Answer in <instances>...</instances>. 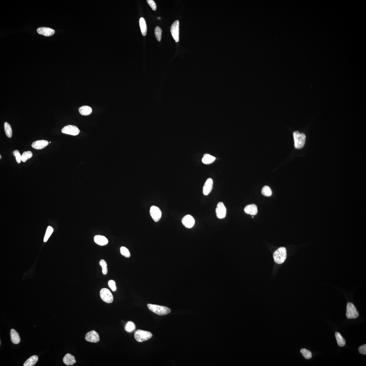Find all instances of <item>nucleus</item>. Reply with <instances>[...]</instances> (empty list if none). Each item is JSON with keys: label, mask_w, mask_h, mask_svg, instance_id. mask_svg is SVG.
Here are the masks:
<instances>
[{"label": "nucleus", "mask_w": 366, "mask_h": 366, "mask_svg": "<svg viewBox=\"0 0 366 366\" xmlns=\"http://www.w3.org/2000/svg\"><path fill=\"white\" fill-rule=\"evenodd\" d=\"M148 308L153 312L160 316L165 315L169 314L171 312L168 307L158 305L148 304Z\"/></svg>", "instance_id": "nucleus-1"}, {"label": "nucleus", "mask_w": 366, "mask_h": 366, "mask_svg": "<svg viewBox=\"0 0 366 366\" xmlns=\"http://www.w3.org/2000/svg\"><path fill=\"white\" fill-rule=\"evenodd\" d=\"M293 136L295 148L297 149H301L304 147L306 139L305 134L296 131L294 132Z\"/></svg>", "instance_id": "nucleus-2"}, {"label": "nucleus", "mask_w": 366, "mask_h": 366, "mask_svg": "<svg viewBox=\"0 0 366 366\" xmlns=\"http://www.w3.org/2000/svg\"><path fill=\"white\" fill-rule=\"evenodd\" d=\"M273 257L275 261L278 264L283 263L286 257V251L284 247H280L276 251L274 254Z\"/></svg>", "instance_id": "nucleus-3"}, {"label": "nucleus", "mask_w": 366, "mask_h": 366, "mask_svg": "<svg viewBox=\"0 0 366 366\" xmlns=\"http://www.w3.org/2000/svg\"><path fill=\"white\" fill-rule=\"evenodd\" d=\"M152 334L151 332L138 329L135 332L134 337L136 340L139 342H144L151 338Z\"/></svg>", "instance_id": "nucleus-4"}, {"label": "nucleus", "mask_w": 366, "mask_h": 366, "mask_svg": "<svg viewBox=\"0 0 366 366\" xmlns=\"http://www.w3.org/2000/svg\"><path fill=\"white\" fill-rule=\"evenodd\" d=\"M100 295L102 299L105 302L110 304L113 302V295L108 289L106 288L101 289Z\"/></svg>", "instance_id": "nucleus-5"}, {"label": "nucleus", "mask_w": 366, "mask_h": 366, "mask_svg": "<svg viewBox=\"0 0 366 366\" xmlns=\"http://www.w3.org/2000/svg\"><path fill=\"white\" fill-rule=\"evenodd\" d=\"M359 313L354 305L351 302L348 303L347 307L346 316L348 319L357 318Z\"/></svg>", "instance_id": "nucleus-6"}, {"label": "nucleus", "mask_w": 366, "mask_h": 366, "mask_svg": "<svg viewBox=\"0 0 366 366\" xmlns=\"http://www.w3.org/2000/svg\"><path fill=\"white\" fill-rule=\"evenodd\" d=\"M62 132L64 134L76 136L80 134V130L75 125H69L63 128Z\"/></svg>", "instance_id": "nucleus-7"}, {"label": "nucleus", "mask_w": 366, "mask_h": 366, "mask_svg": "<svg viewBox=\"0 0 366 366\" xmlns=\"http://www.w3.org/2000/svg\"><path fill=\"white\" fill-rule=\"evenodd\" d=\"M226 210L225 206L222 202H219L218 203L216 213V216L219 219H223L226 216Z\"/></svg>", "instance_id": "nucleus-8"}, {"label": "nucleus", "mask_w": 366, "mask_h": 366, "mask_svg": "<svg viewBox=\"0 0 366 366\" xmlns=\"http://www.w3.org/2000/svg\"><path fill=\"white\" fill-rule=\"evenodd\" d=\"M150 214L155 221L158 222L160 220L162 215L160 209L157 206H151L150 209Z\"/></svg>", "instance_id": "nucleus-9"}, {"label": "nucleus", "mask_w": 366, "mask_h": 366, "mask_svg": "<svg viewBox=\"0 0 366 366\" xmlns=\"http://www.w3.org/2000/svg\"><path fill=\"white\" fill-rule=\"evenodd\" d=\"M170 32L173 38L176 42L179 41V21H175L173 24L170 29Z\"/></svg>", "instance_id": "nucleus-10"}, {"label": "nucleus", "mask_w": 366, "mask_h": 366, "mask_svg": "<svg viewBox=\"0 0 366 366\" xmlns=\"http://www.w3.org/2000/svg\"><path fill=\"white\" fill-rule=\"evenodd\" d=\"M85 339L87 341L93 343H97L100 340L99 335L97 332L93 330L87 333L85 337Z\"/></svg>", "instance_id": "nucleus-11"}, {"label": "nucleus", "mask_w": 366, "mask_h": 366, "mask_svg": "<svg viewBox=\"0 0 366 366\" xmlns=\"http://www.w3.org/2000/svg\"><path fill=\"white\" fill-rule=\"evenodd\" d=\"M182 223L186 227L191 228L194 226L195 221L191 215H188L184 216L182 220Z\"/></svg>", "instance_id": "nucleus-12"}, {"label": "nucleus", "mask_w": 366, "mask_h": 366, "mask_svg": "<svg viewBox=\"0 0 366 366\" xmlns=\"http://www.w3.org/2000/svg\"><path fill=\"white\" fill-rule=\"evenodd\" d=\"M213 186V181L211 178L207 179L203 187V193L205 195H208L211 191Z\"/></svg>", "instance_id": "nucleus-13"}, {"label": "nucleus", "mask_w": 366, "mask_h": 366, "mask_svg": "<svg viewBox=\"0 0 366 366\" xmlns=\"http://www.w3.org/2000/svg\"><path fill=\"white\" fill-rule=\"evenodd\" d=\"M48 141L47 140H37L33 142L32 145V147L34 149L37 150H41L45 148L49 145Z\"/></svg>", "instance_id": "nucleus-14"}, {"label": "nucleus", "mask_w": 366, "mask_h": 366, "mask_svg": "<svg viewBox=\"0 0 366 366\" xmlns=\"http://www.w3.org/2000/svg\"><path fill=\"white\" fill-rule=\"evenodd\" d=\"M37 32L39 34L43 35L46 37H50L55 33V31L50 28L42 27L38 28Z\"/></svg>", "instance_id": "nucleus-15"}, {"label": "nucleus", "mask_w": 366, "mask_h": 366, "mask_svg": "<svg viewBox=\"0 0 366 366\" xmlns=\"http://www.w3.org/2000/svg\"><path fill=\"white\" fill-rule=\"evenodd\" d=\"M244 211L246 214L255 215L258 212L257 206L254 204L247 205L244 208Z\"/></svg>", "instance_id": "nucleus-16"}, {"label": "nucleus", "mask_w": 366, "mask_h": 366, "mask_svg": "<svg viewBox=\"0 0 366 366\" xmlns=\"http://www.w3.org/2000/svg\"><path fill=\"white\" fill-rule=\"evenodd\" d=\"M94 241L96 244L101 246L106 245L108 243L107 238L100 235L95 236L94 237Z\"/></svg>", "instance_id": "nucleus-17"}, {"label": "nucleus", "mask_w": 366, "mask_h": 366, "mask_svg": "<svg viewBox=\"0 0 366 366\" xmlns=\"http://www.w3.org/2000/svg\"><path fill=\"white\" fill-rule=\"evenodd\" d=\"M63 360L65 364L67 365H73L76 362L74 357L70 354H66Z\"/></svg>", "instance_id": "nucleus-18"}, {"label": "nucleus", "mask_w": 366, "mask_h": 366, "mask_svg": "<svg viewBox=\"0 0 366 366\" xmlns=\"http://www.w3.org/2000/svg\"><path fill=\"white\" fill-rule=\"evenodd\" d=\"M10 336L11 341L15 344H17L21 341L20 336L17 332L14 329H12L10 331Z\"/></svg>", "instance_id": "nucleus-19"}, {"label": "nucleus", "mask_w": 366, "mask_h": 366, "mask_svg": "<svg viewBox=\"0 0 366 366\" xmlns=\"http://www.w3.org/2000/svg\"><path fill=\"white\" fill-rule=\"evenodd\" d=\"M79 111L82 115L87 116L91 114L92 110L91 107L87 105H84L80 107Z\"/></svg>", "instance_id": "nucleus-20"}, {"label": "nucleus", "mask_w": 366, "mask_h": 366, "mask_svg": "<svg viewBox=\"0 0 366 366\" xmlns=\"http://www.w3.org/2000/svg\"><path fill=\"white\" fill-rule=\"evenodd\" d=\"M39 358L37 356L34 355L29 358L24 363V366H33L37 362Z\"/></svg>", "instance_id": "nucleus-21"}, {"label": "nucleus", "mask_w": 366, "mask_h": 366, "mask_svg": "<svg viewBox=\"0 0 366 366\" xmlns=\"http://www.w3.org/2000/svg\"><path fill=\"white\" fill-rule=\"evenodd\" d=\"M215 157L208 154H206L204 155L202 159V162L205 164H210L214 162L215 160Z\"/></svg>", "instance_id": "nucleus-22"}, {"label": "nucleus", "mask_w": 366, "mask_h": 366, "mask_svg": "<svg viewBox=\"0 0 366 366\" xmlns=\"http://www.w3.org/2000/svg\"><path fill=\"white\" fill-rule=\"evenodd\" d=\"M140 25L142 35L144 36H145L147 34V27L145 19L143 17L140 18Z\"/></svg>", "instance_id": "nucleus-23"}, {"label": "nucleus", "mask_w": 366, "mask_h": 366, "mask_svg": "<svg viewBox=\"0 0 366 366\" xmlns=\"http://www.w3.org/2000/svg\"><path fill=\"white\" fill-rule=\"evenodd\" d=\"M335 337L337 341V344L340 347H344L345 345V341L344 338H343L339 333L338 332H336L335 333Z\"/></svg>", "instance_id": "nucleus-24"}, {"label": "nucleus", "mask_w": 366, "mask_h": 366, "mask_svg": "<svg viewBox=\"0 0 366 366\" xmlns=\"http://www.w3.org/2000/svg\"><path fill=\"white\" fill-rule=\"evenodd\" d=\"M4 131L6 136L9 138H11L12 135V131L10 125L7 122H5L4 123Z\"/></svg>", "instance_id": "nucleus-25"}, {"label": "nucleus", "mask_w": 366, "mask_h": 366, "mask_svg": "<svg viewBox=\"0 0 366 366\" xmlns=\"http://www.w3.org/2000/svg\"><path fill=\"white\" fill-rule=\"evenodd\" d=\"M261 193L263 195L266 197L270 196L272 194L271 188L268 186H265L262 188Z\"/></svg>", "instance_id": "nucleus-26"}, {"label": "nucleus", "mask_w": 366, "mask_h": 366, "mask_svg": "<svg viewBox=\"0 0 366 366\" xmlns=\"http://www.w3.org/2000/svg\"><path fill=\"white\" fill-rule=\"evenodd\" d=\"M33 156L32 152L30 151L24 152L21 155V161L25 162L28 159H30Z\"/></svg>", "instance_id": "nucleus-27"}, {"label": "nucleus", "mask_w": 366, "mask_h": 366, "mask_svg": "<svg viewBox=\"0 0 366 366\" xmlns=\"http://www.w3.org/2000/svg\"><path fill=\"white\" fill-rule=\"evenodd\" d=\"M100 265L102 267V272L103 274L105 275L107 274L108 269L107 268V264L106 261L104 260H101L99 263Z\"/></svg>", "instance_id": "nucleus-28"}, {"label": "nucleus", "mask_w": 366, "mask_h": 366, "mask_svg": "<svg viewBox=\"0 0 366 366\" xmlns=\"http://www.w3.org/2000/svg\"><path fill=\"white\" fill-rule=\"evenodd\" d=\"M300 352L305 358L309 359L312 358V354L311 352L309 351V350L304 349H302L301 350Z\"/></svg>", "instance_id": "nucleus-29"}, {"label": "nucleus", "mask_w": 366, "mask_h": 366, "mask_svg": "<svg viewBox=\"0 0 366 366\" xmlns=\"http://www.w3.org/2000/svg\"><path fill=\"white\" fill-rule=\"evenodd\" d=\"M162 32V31L161 29L159 27H157L155 29V35L157 40L159 42H160L161 39Z\"/></svg>", "instance_id": "nucleus-30"}, {"label": "nucleus", "mask_w": 366, "mask_h": 366, "mask_svg": "<svg viewBox=\"0 0 366 366\" xmlns=\"http://www.w3.org/2000/svg\"><path fill=\"white\" fill-rule=\"evenodd\" d=\"M53 232V228L51 226H49L47 228L46 234L45 235L44 239V242H46L48 241L49 238L50 237Z\"/></svg>", "instance_id": "nucleus-31"}, {"label": "nucleus", "mask_w": 366, "mask_h": 366, "mask_svg": "<svg viewBox=\"0 0 366 366\" xmlns=\"http://www.w3.org/2000/svg\"><path fill=\"white\" fill-rule=\"evenodd\" d=\"M135 329V325L134 323L131 322H127L125 326V330L128 332H131Z\"/></svg>", "instance_id": "nucleus-32"}, {"label": "nucleus", "mask_w": 366, "mask_h": 366, "mask_svg": "<svg viewBox=\"0 0 366 366\" xmlns=\"http://www.w3.org/2000/svg\"><path fill=\"white\" fill-rule=\"evenodd\" d=\"M121 254L126 257L129 258L130 257L131 254L128 249L124 246L121 247L120 248Z\"/></svg>", "instance_id": "nucleus-33"}, {"label": "nucleus", "mask_w": 366, "mask_h": 366, "mask_svg": "<svg viewBox=\"0 0 366 366\" xmlns=\"http://www.w3.org/2000/svg\"><path fill=\"white\" fill-rule=\"evenodd\" d=\"M13 154L15 157L16 160L17 162L18 163H21V155L20 154V152L19 150H15L13 153Z\"/></svg>", "instance_id": "nucleus-34"}, {"label": "nucleus", "mask_w": 366, "mask_h": 366, "mask_svg": "<svg viewBox=\"0 0 366 366\" xmlns=\"http://www.w3.org/2000/svg\"><path fill=\"white\" fill-rule=\"evenodd\" d=\"M109 286L110 288L112 291H115L116 290V286L115 282L113 280H110L108 282Z\"/></svg>", "instance_id": "nucleus-35"}, {"label": "nucleus", "mask_w": 366, "mask_h": 366, "mask_svg": "<svg viewBox=\"0 0 366 366\" xmlns=\"http://www.w3.org/2000/svg\"><path fill=\"white\" fill-rule=\"evenodd\" d=\"M147 3L153 11L156 10L157 6L156 3L153 0H147Z\"/></svg>", "instance_id": "nucleus-36"}, {"label": "nucleus", "mask_w": 366, "mask_h": 366, "mask_svg": "<svg viewBox=\"0 0 366 366\" xmlns=\"http://www.w3.org/2000/svg\"><path fill=\"white\" fill-rule=\"evenodd\" d=\"M359 351L361 354L365 355L366 354V344L361 345L359 348Z\"/></svg>", "instance_id": "nucleus-37"}, {"label": "nucleus", "mask_w": 366, "mask_h": 366, "mask_svg": "<svg viewBox=\"0 0 366 366\" xmlns=\"http://www.w3.org/2000/svg\"><path fill=\"white\" fill-rule=\"evenodd\" d=\"M1 155H0V159H1Z\"/></svg>", "instance_id": "nucleus-38"}, {"label": "nucleus", "mask_w": 366, "mask_h": 366, "mask_svg": "<svg viewBox=\"0 0 366 366\" xmlns=\"http://www.w3.org/2000/svg\"><path fill=\"white\" fill-rule=\"evenodd\" d=\"M51 143V141H50V142H49V143Z\"/></svg>", "instance_id": "nucleus-39"}]
</instances>
